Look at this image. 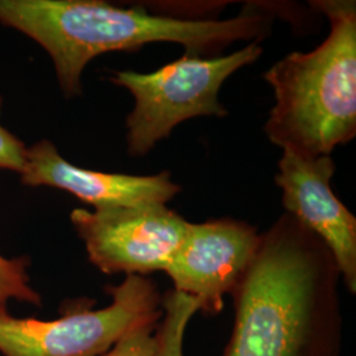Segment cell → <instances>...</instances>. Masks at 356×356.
<instances>
[{
  "label": "cell",
  "instance_id": "obj_1",
  "mask_svg": "<svg viewBox=\"0 0 356 356\" xmlns=\"http://www.w3.org/2000/svg\"><path fill=\"white\" fill-rule=\"evenodd\" d=\"M341 272L326 244L291 214L260 234L231 292L234 323L222 356H339Z\"/></svg>",
  "mask_w": 356,
  "mask_h": 356
},
{
  "label": "cell",
  "instance_id": "obj_2",
  "mask_svg": "<svg viewBox=\"0 0 356 356\" xmlns=\"http://www.w3.org/2000/svg\"><path fill=\"white\" fill-rule=\"evenodd\" d=\"M0 23L49 53L63 92L73 98L81 94L83 69L99 54L176 42L186 53L204 57L236 41L266 38L272 17L243 11L226 20L188 19L101 0H0Z\"/></svg>",
  "mask_w": 356,
  "mask_h": 356
},
{
  "label": "cell",
  "instance_id": "obj_3",
  "mask_svg": "<svg viewBox=\"0 0 356 356\" xmlns=\"http://www.w3.org/2000/svg\"><path fill=\"white\" fill-rule=\"evenodd\" d=\"M330 22L326 40L309 53L293 51L264 79L276 103L266 135L300 157L331 156L356 135V6L350 0L312 1Z\"/></svg>",
  "mask_w": 356,
  "mask_h": 356
},
{
  "label": "cell",
  "instance_id": "obj_4",
  "mask_svg": "<svg viewBox=\"0 0 356 356\" xmlns=\"http://www.w3.org/2000/svg\"><path fill=\"white\" fill-rule=\"evenodd\" d=\"M261 54L263 48L254 41L222 57L186 53L148 74L114 72L110 81L127 89L135 98V108L127 116L128 154H147L178 124L191 118L226 116L227 110L219 102L220 88L229 76L257 61Z\"/></svg>",
  "mask_w": 356,
  "mask_h": 356
},
{
  "label": "cell",
  "instance_id": "obj_5",
  "mask_svg": "<svg viewBox=\"0 0 356 356\" xmlns=\"http://www.w3.org/2000/svg\"><path fill=\"white\" fill-rule=\"evenodd\" d=\"M111 304L92 310L89 300L74 301L60 318H16L0 313L3 356H103L128 331L163 317V294L148 276H126L106 286Z\"/></svg>",
  "mask_w": 356,
  "mask_h": 356
},
{
  "label": "cell",
  "instance_id": "obj_6",
  "mask_svg": "<svg viewBox=\"0 0 356 356\" xmlns=\"http://www.w3.org/2000/svg\"><path fill=\"white\" fill-rule=\"evenodd\" d=\"M90 263L106 275L148 276L165 272L189 222L166 204H139L70 214Z\"/></svg>",
  "mask_w": 356,
  "mask_h": 356
},
{
  "label": "cell",
  "instance_id": "obj_7",
  "mask_svg": "<svg viewBox=\"0 0 356 356\" xmlns=\"http://www.w3.org/2000/svg\"><path fill=\"white\" fill-rule=\"evenodd\" d=\"M260 234L232 218L191 223L165 273L173 291L191 297L198 312L219 314L254 257Z\"/></svg>",
  "mask_w": 356,
  "mask_h": 356
},
{
  "label": "cell",
  "instance_id": "obj_8",
  "mask_svg": "<svg viewBox=\"0 0 356 356\" xmlns=\"http://www.w3.org/2000/svg\"><path fill=\"white\" fill-rule=\"evenodd\" d=\"M335 163L331 156L300 157L284 151L276 175L282 204L334 256L347 291L356 292V218L331 188Z\"/></svg>",
  "mask_w": 356,
  "mask_h": 356
},
{
  "label": "cell",
  "instance_id": "obj_9",
  "mask_svg": "<svg viewBox=\"0 0 356 356\" xmlns=\"http://www.w3.org/2000/svg\"><path fill=\"white\" fill-rule=\"evenodd\" d=\"M20 176L24 185L67 191L95 210L149 202L166 204L181 191L169 172L132 176L82 169L66 161L48 140L26 148V164Z\"/></svg>",
  "mask_w": 356,
  "mask_h": 356
},
{
  "label": "cell",
  "instance_id": "obj_10",
  "mask_svg": "<svg viewBox=\"0 0 356 356\" xmlns=\"http://www.w3.org/2000/svg\"><path fill=\"white\" fill-rule=\"evenodd\" d=\"M198 313L197 302L184 293L163 294V317L154 331L156 356H184V338L191 319Z\"/></svg>",
  "mask_w": 356,
  "mask_h": 356
},
{
  "label": "cell",
  "instance_id": "obj_11",
  "mask_svg": "<svg viewBox=\"0 0 356 356\" xmlns=\"http://www.w3.org/2000/svg\"><path fill=\"white\" fill-rule=\"evenodd\" d=\"M29 263L28 257L6 259L0 254V313H7V302L11 298L41 306L40 294L29 286Z\"/></svg>",
  "mask_w": 356,
  "mask_h": 356
},
{
  "label": "cell",
  "instance_id": "obj_12",
  "mask_svg": "<svg viewBox=\"0 0 356 356\" xmlns=\"http://www.w3.org/2000/svg\"><path fill=\"white\" fill-rule=\"evenodd\" d=\"M157 323H143L127 334L103 356H156Z\"/></svg>",
  "mask_w": 356,
  "mask_h": 356
},
{
  "label": "cell",
  "instance_id": "obj_13",
  "mask_svg": "<svg viewBox=\"0 0 356 356\" xmlns=\"http://www.w3.org/2000/svg\"><path fill=\"white\" fill-rule=\"evenodd\" d=\"M1 111V98H0ZM26 147L0 124V168L22 173L26 164Z\"/></svg>",
  "mask_w": 356,
  "mask_h": 356
}]
</instances>
